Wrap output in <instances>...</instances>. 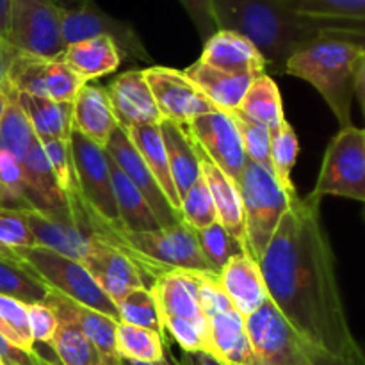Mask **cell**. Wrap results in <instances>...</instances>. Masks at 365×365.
I'll use <instances>...</instances> for the list:
<instances>
[{"label":"cell","mask_w":365,"mask_h":365,"mask_svg":"<svg viewBox=\"0 0 365 365\" xmlns=\"http://www.w3.org/2000/svg\"><path fill=\"white\" fill-rule=\"evenodd\" d=\"M109 157V155H107ZM110 180H113L114 200H116V209L120 214V221L127 232H150L160 228L150 209L145 196L139 192V189L125 177L123 171L109 159Z\"/></svg>","instance_id":"cell-31"},{"label":"cell","mask_w":365,"mask_h":365,"mask_svg":"<svg viewBox=\"0 0 365 365\" xmlns=\"http://www.w3.org/2000/svg\"><path fill=\"white\" fill-rule=\"evenodd\" d=\"M59 7H64V9H70V7H77L81 4H84L86 0H53Z\"/></svg>","instance_id":"cell-56"},{"label":"cell","mask_w":365,"mask_h":365,"mask_svg":"<svg viewBox=\"0 0 365 365\" xmlns=\"http://www.w3.org/2000/svg\"><path fill=\"white\" fill-rule=\"evenodd\" d=\"M82 264L116 307L132 291L148 287L146 277L130 253L109 242L98 232L91 237V248Z\"/></svg>","instance_id":"cell-14"},{"label":"cell","mask_w":365,"mask_h":365,"mask_svg":"<svg viewBox=\"0 0 365 365\" xmlns=\"http://www.w3.org/2000/svg\"><path fill=\"white\" fill-rule=\"evenodd\" d=\"M237 110L250 120L269 128L271 134L285 121L280 89L267 73L253 78Z\"/></svg>","instance_id":"cell-32"},{"label":"cell","mask_w":365,"mask_h":365,"mask_svg":"<svg viewBox=\"0 0 365 365\" xmlns=\"http://www.w3.org/2000/svg\"><path fill=\"white\" fill-rule=\"evenodd\" d=\"M63 59L75 73L89 82L116 71L123 57L113 39L91 38L68 45Z\"/></svg>","instance_id":"cell-29"},{"label":"cell","mask_w":365,"mask_h":365,"mask_svg":"<svg viewBox=\"0 0 365 365\" xmlns=\"http://www.w3.org/2000/svg\"><path fill=\"white\" fill-rule=\"evenodd\" d=\"M34 365H59V364H53L52 360H48V359H45V356H41L38 353V359H36V364Z\"/></svg>","instance_id":"cell-58"},{"label":"cell","mask_w":365,"mask_h":365,"mask_svg":"<svg viewBox=\"0 0 365 365\" xmlns=\"http://www.w3.org/2000/svg\"><path fill=\"white\" fill-rule=\"evenodd\" d=\"M32 246H36V241L29 228L25 212L0 207V248L16 255L21 250Z\"/></svg>","instance_id":"cell-45"},{"label":"cell","mask_w":365,"mask_h":365,"mask_svg":"<svg viewBox=\"0 0 365 365\" xmlns=\"http://www.w3.org/2000/svg\"><path fill=\"white\" fill-rule=\"evenodd\" d=\"M237 187L245 209L248 252L257 262H260L278 223L298 195L289 196L278 184L273 171L252 160H246L245 170L237 180Z\"/></svg>","instance_id":"cell-4"},{"label":"cell","mask_w":365,"mask_h":365,"mask_svg":"<svg viewBox=\"0 0 365 365\" xmlns=\"http://www.w3.org/2000/svg\"><path fill=\"white\" fill-rule=\"evenodd\" d=\"M36 359H38V351H24L0 335V364L2 365H34Z\"/></svg>","instance_id":"cell-50"},{"label":"cell","mask_w":365,"mask_h":365,"mask_svg":"<svg viewBox=\"0 0 365 365\" xmlns=\"http://www.w3.org/2000/svg\"><path fill=\"white\" fill-rule=\"evenodd\" d=\"M196 145V143H195ZM200 155V168H202L203 180L212 195L214 205H216L217 221L230 232L235 241L241 242L242 248L248 252L246 245V225H245V209H242L241 192L237 184L230 177L223 173L202 150L196 145Z\"/></svg>","instance_id":"cell-24"},{"label":"cell","mask_w":365,"mask_h":365,"mask_svg":"<svg viewBox=\"0 0 365 365\" xmlns=\"http://www.w3.org/2000/svg\"><path fill=\"white\" fill-rule=\"evenodd\" d=\"M195 235L210 271L217 274V277H220L223 267L227 266V262L232 257L237 255L239 252H246L241 246V242L235 241L230 235V232L220 221L212 223L210 227L195 230Z\"/></svg>","instance_id":"cell-40"},{"label":"cell","mask_w":365,"mask_h":365,"mask_svg":"<svg viewBox=\"0 0 365 365\" xmlns=\"http://www.w3.org/2000/svg\"><path fill=\"white\" fill-rule=\"evenodd\" d=\"M25 217L34 235L36 246H43L68 259L84 262L91 248V237L96 234L95 228L75 221L70 212L48 214L27 210Z\"/></svg>","instance_id":"cell-17"},{"label":"cell","mask_w":365,"mask_h":365,"mask_svg":"<svg viewBox=\"0 0 365 365\" xmlns=\"http://www.w3.org/2000/svg\"><path fill=\"white\" fill-rule=\"evenodd\" d=\"M118 312H120V323L146 328L164 337L163 316L152 289L141 287L132 291L118 303Z\"/></svg>","instance_id":"cell-39"},{"label":"cell","mask_w":365,"mask_h":365,"mask_svg":"<svg viewBox=\"0 0 365 365\" xmlns=\"http://www.w3.org/2000/svg\"><path fill=\"white\" fill-rule=\"evenodd\" d=\"M0 207L27 212L32 210L25 192V175L21 160L0 150Z\"/></svg>","instance_id":"cell-42"},{"label":"cell","mask_w":365,"mask_h":365,"mask_svg":"<svg viewBox=\"0 0 365 365\" xmlns=\"http://www.w3.org/2000/svg\"><path fill=\"white\" fill-rule=\"evenodd\" d=\"M180 217L182 223H185L192 230L210 227L217 221L216 205H214L212 195L203 180V175L180 200Z\"/></svg>","instance_id":"cell-43"},{"label":"cell","mask_w":365,"mask_h":365,"mask_svg":"<svg viewBox=\"0 0 365 365\" xmlns=\"http://www.w3.org/2000/svg\"><path fill=\"white\" fill-rule=\"evenodd\" d=\"M0 319L16 335L21 349L29 353L36 351L31 334V324H29L27 305L25 303L18 302L14 298H7V296H0Z\"/></svg>","instance_id":"cell-47"},{"label":"cell","mask_w":365,"mask_h":365,"mask_svg":"<svg viewBox=\"0 0 365 365\" xmlns=\"http://www.w3.org/2000/svg\"><path fill=\"white\" fill-rule=\"evenodd\" d=\"M21 264L29 267L50 291L70 298L81 305L102 312L120 323L118 307L102 291L86 266L78 260L68 259L43 246H32L16 253Z\"/></svg>","instance_id":"cell-5"},{"label":"cell","mask_w":365,"mask_h":365,"mask_svg":"<svg viewBox=\"0 0 365 365\" xmlns=\"http://www.w3.org/2000/svg\"><path fill=\"white\" fill-rule=\"evenodd\" d=\"M46 157L50 160L53 173H56L57 184L66 198L68 210L77 207L82 202L81 189H78L77 173H75L73 155H71L70 141H50L43 143Z\"/></svg>","instance_id":"cell-41"},{"label":"cell","mask_w":365,"mask_h":365,"mask_svg":"<svg viewBox=\"0 0 365 365\" xmlns=\"http://www.w3.org/2000/svg\"><path fill=\"white\" fill-rule=\"evenodd\" d=\"M185 130L198 148L237 184L248 159L232 113L214 109L212 113L196 118Z\"/></svg>","instance_id":"cell-12"},{"label":"cell","mask_w":365,"mask_h":365,"mask_svg":"<svg viewBox=\"0 0 365 365\" xmlns=\"http://www.w3.org/2000/svg\"><path fill=\"white\" fill-rule=\"evenodd\" d=\"M106 153L109 155V159L120 168L125 173V177L139 189L145 200L148 202L150 209H152L153 216H155L157 223L160 225V228L175 227V225L182 223V217L177 210L171 207V203L168 202L166 195L160 189L159 182L155 180V177L152 175V171L148 170V166L145 164V160L141 159L139 152L135 150V146L132 145L130 138L127 135V132L123 128L118 127L116 130L110 135L109 143H107Z\"/></svg>","instance_id":"cell-15"},{"label":"cell","mask_w":365,"mask_h":365,"mask_svg":"<svg viewBox=\"0 0 365 365\" xmlns=\"http://www.w3.org/2000/svg\"><path fill=\"white\" fill-rule=\"evenodd\" d=\"M27 314L34 344L41 342V344L50 346L57 327H59V319L53 314V310L45 303H32V305H27Z\"/></svg>","instance_id":"cell-48"},{"label":"cell","mask_w":365,"mask_h":365,"mask_svg":"<svg viewBox=\"0 0 365 365\" xmlns=\"http://www.w3.org/2000/svg\"><path fill=\"white\" fill-rule=\"evenodd\" d=\"M34 141V130L21 107L14 100V93L11 89L9 106L0 120V150L9 152L18 160H24Z\"/></svg>","instance_id":"cell-37"},{"label":"cell","mask_w":365,"mask_h":365,"mask_svg":"<svg viewBox=\"0 0 365 365\" xmlns=\"http://www.w3.org/2000/svg\"><path fill=\"white\" fill-rule=\"evenodd\" d=\"M285 2L299 14L334 21L365 32V0H285Z\"/></svg>","instance_id":"cell-34"},{"label":"cell","mask_w":365,"mask_h":365,"mask_svg":"<svg viewBox=\"0 0 365 365\" xmlns=\"http://www.w3.org/2000/svg\"><path fill=\"white\" fill-rule=\"evenodd\" d=\"M127 135L130 138L132 145L139 152L141 159L152 171L155 180L159 182L160 189L166 195L168 202L171 203L175 210L180 214V198L175 189L173 178H171L170 163H168L166 146H164L163 134H160L159 125H146V127H132L127 128Z\"/></svg>","instance_id":"cell-30"},{"label":"cell","mask_w":365,"mask_h":365,"mask_svg":"<svg viewBox=\"0 0 365 365\" xmlns=\"http://www.w3.org/2000/svg\"><path fill=\"white\" fill-rule=\"evenodd\" d=\"M0 335H2V337H4V339H7V341H9V342H11V344L18 346V348H20V349H21V346H20V341H18V339H16V335H14V334H13V331H11V330H9V328H7V324H6V323H4V321H2V319H0ZM24 351H25V349H24Z\"/></svg>","instance_id":"cell-55"},{"label":"cell","mask_w":365,"mask_h":365,"mask_svg":"<svg viewBox=\"0 0 365 365\" xmlns=\"http://www.w3.org/2000/svg\"><path fill=\"white\" fill-rule=\"evenodd\" d=\"M166 365H223L209 353H185L180 356H171L166 353Z\"/></svg>","instance_id":"cell-51"},{"label":"cell","mask_w":365,"mask_h":365,"mask_svg":"<svg viewBox=\"0 0 365 365\" xmlns=\"http://www.w3.org/2000/svg\"><path fill=\"white\" fill-rule=\"evenodd\" d=\"M45 305L53 310L56 316H66L81 328L82 334L91 341V344L98 349L107 365H121V356L118 353V321L106 316L102 312L81 305L70 298L50 291L45 299Z\"/></svg>","instance_id":"cell-18"},{"label":"cell","mask_w":365,"mask_h":365,"mask_svg":"<svg viewBox=\"0 0 365 365\" xmlns=\"http://www.w3.org/2000/svg\"><path fill=\"white\" fill-rule=\"evenodd\" d=\"M221 285L242 317H248L269 299L260 264L248 252L232 257L220 274Z\"/></svg>","instance_id":"cell-21"},{"label":"cell","mask_w":365,"mask_h":365,"mask_svg":"<svg viewBox=\"0 0 365 365\" xmlns=\"http://www.w3.org/2000/svg\"><path fill=\"white\" fill-rule=\"evenodd\" d=\"M150 289L155 296L163 319L178 317V319L191 321L209 331L207 317L200 303L196 273L182 269L166 271L153 280Z\"/></svg>","instance_id":"cell-20"},{"label":"cell","mask_w":365,"mask_h":365,"mask_svg":"<svg viewBox=\"0 0 365 365\" xmlns=\"http://www.w3.org/2000/svg\"><path fill=\"white\" fill-rule=\"evenodd\" d=\"M9 14L11 0H0V39L7 43V32H9Z\"/></svg>","instance_id":"cell-54"},{"label":"cell","mask_w":365,"mask_h":365,"mask_svg":"<svg viewBox=\"0 0 365 365\" xmlns=\"http://www.w3.org/2000/svg\"><path fill=\"white\" fill-rule=\"evenodd\" d=\"M71 155H73L75 173L78 189L84 203L91 212L98 234L106 235L123 228L114 200L113 180H110L109 157L106 150L91 143L78 132L70 135Z\"/></svg>","instance_id":"cell-7"},{"label":"cell","mask_w":365,"mask_h":365,"mask_svg":"<svg viewBox=\"0 0 365 365\" xmlns=\"http://www.w3.org/2000/svg\"><path fill=\"white\" fill-rule=\"evenodd\" d=\"M48 292L50 289L25 264L0 259V296L32 305L45 303Z\"/></svg>","instance_id":"cell-35"},{"label":"cell","mask_w":365,"mask_h":365,"mask_svg":"<svg viewBox=\"0 0 365 365\" xmlns=\"http://www.w3.org/2000/svg\"><path fill=\"white\" fill-rule=\"evenodd\" d=\"M164 334H170L173 341L185 353H209V331L191 321L178 317H164Z\"/></svg>","instance_id":"cell-46"},{"label":"cell","mask_w":365,"mask_h":365,"mask_svg":"<svg viewBox=\"0 0 365 365\" xmlns=\"http://www.w3.org/2000/svg\"><path fill=\"white\" fill-rule=\"evenodd\" d=\"M61 14L63 7L53 0H11L7 43L13 50L29 56L63 57L66 45Z\"/></svg>","instance_id":"cell-8"},{"label":"cell","mask_w":365,"mask_h":365,"mask_svg":"<svg viewBox=\"0 0 365 365\" xmlns=\"http://www.w3.org/2000/svg\"><path fill=\"white\" fill-rule=\"evenodd\" d=\"M106 91L118 127L123 130L163 123L164 118L143 70L123 71L107 86Z\"/></svg>","instance_id":"cell-16"},{"label":"cell","mask_w":365,"mask_h":365,"mask_svg":"<svg viewBox=\"0 0 365 365\" xmlns=\"http://www.w3.org/2000/svg\"><path fill=\"white\" fill-rule=\"evenodd\" d=\"M0 365H2V364H0Z\"/></svg>","instance_id":"cell-59"},{"label":"cell","mask_w":365,"mask_h":365,"mask_svg":"<svg viewBox=\"0 0 365 365\" xmlns=\"http://www.w3.org/2000/svg\"><path fill=\"white\" fill-rule=\"evenodd\" d=\"M143 73L160 114L171 123L187 127L196 118L216 109L185 77L184 71L168 66H150L143 70Z\"/></svg>","instance_id":"cell-13"},{"label":"cell","mask_w":365,"mask_h":365,"mask_svg":"<svg viewBox=\"0 0 365 365\" xmlns=\"http://www.w3.org/2000/svg\"><path fill=\"white\" fill-rule=\"evenodd\" d=\"M299 141L294 128L287 120L282 123L278 130L273 132L271 139V163H273V173L277 177L278 184L285 189L289 196H296L294 184H292V168L298 160Z\"/></svg>","instance_id":"cell-38"},{"label":"cell","mask_w":365,"mask_h":365,"mask_svg":"<svg viewBox=\"0 0 365 365\" xmlns=\"http://www.w3.org/2000/svg\"><path fill=\"white\" fill-rule=\"evenodd\" d=\"M184 73L216 109L227 113L239 109L250 84L255 78L250 75H235L216 70L200 59L185 68Z\"/></svg>","instance_id":"cell-27"},{"label":"cell","mask_w":365,"mask_h":365,"mask_svg":"<svg viewBox=\"0 0 365 365\" xmlns=\"http://www.w3.org/2000/svg\"><path fill=\"white\" fill-rule=\"evenodd\" d=\"M355 96L359 98L360 107H362V113L365 118V50L362 53V59H360V63H359V70H356Z\"/></svg>","instance_id":"cell-53"},{"label":"cell","mask_w":365,"mask_h":365,"mask_svg":"<svg viewBox=\"0 0 365 365\" xmlns=\"http://www.w3.org/2000/svg\"><path fill=\"white\" fill-rule=\"evenodd\" d=\"M14 56V50L11 48L9 43L0 39V89L9 91V82H7V71H9L11 59Z\"/></svg>","instance_id":"cell-52"},{"label":"cell","mask_w":365,"mask_h":365,"mask_svg":"<svg viewBox=\"0 0 365 365\" xmlns=\"http://www.w3.org/2000/svg\"><path fill=\"white\" fill-rule=\"evenodd\" d=\"M13 93L39 143L70 141L73 132V103L56 102L27 93Z\"/></svg>","instance_id":"cell-26"},{"label":"cell","mask_w":365,"mask_h":365,"mask_svg":"<svg viewBox=\"0 0 365 365\" xmlns=\"http://www.w3.org/2000/svg\"><path fill=\"white\" fill-rule=\"evenodd\" d=\"M21 166L25 175V192L32 210L48 214L70 212L43 143H39L38 139L32 143L31 150L21 160Z\"/></svg>","instance_id":"cell-23"},{"label":"cell","mask_w":365,"mask_h":365,"mask_svg":"<svg viewBox=\"0 0 365 365\" xmlns=\"http://www.w3.org/2000/svg\"><path fill=\"white\" fill-rule=\"evenodd\" d=\"M232 116H234L235 125L241 132L246 159L273 171V163H271V139H273V134H271L269 128L250 120L239 110H232Z\"/></svg>","instance_id":"cell-44"},{"label":"cell","mask_w":365,"mask_h":365,"mask_svg":"<svg viewBox=\"0 0 365 365\" xmlns=\"http://www.w3.org/2000/svg\"><path fill=\"white\" fill-rule=\"evenodd\" d=\"M200 61L216 70L259 77L267 73V63L255 45L234 31H216L205 43Z\"/></svg>","instance_id":"cell-19"},{"label":"cell","mask_w":365,"mask_h":365,"mask_svg":"<svg viewBox=\"0 0 365 365\" xmlns=\"http://www.w3.org/2000/svg\"><path fill=\"white\" fill-rule=\"evenodd\" d=\"M310 198L341 196L365 205V128H341L328 143Z\"/></svg>","instance_id":"cell-6"},{"label":"cell","mask_w":365,"mask_h":365,"mask_svg":"<svg viewBox=\"0 0 365 365\" xmlns=\"http://www.w3.org/2000/svg\"><path fill=\"white\" fill-rule=\"evenodd\" d=\"M116 341L121 359L159 364L166 355L163 335L146 330V328L134 327V324H118Z\"/></svg>","instance_id":"cell-36"},{"label":"cell","mask_w":365,"mask_h":365,"mask_svg":"<svg viewBox=\"0 0 365 365\" xmlns=\"http://www.w3.org/2000/svg\"><path fill=\"white\" fill-rule=\"evenodd\" d=\"M191 18L196 32L205 43L217 31L212 13V0H178Z\"/></svg>","instance_id":"cell-49"},{"label":"cell","mask_w":365,"mask_h":365,"mask_svg":"<svg viewBox=\"0 0 365 365\" xmlns=\"http://www.w3.org/2000/svg\"><path fill=\"white\" fill-rule=\"evenodd\" d=\"M364 50L365 32H324L287 61L284 73L312 84L335 114L341 128L351 127L355 77Z\"/></svg>","instance_id":"cell-3"},{"label":"cell","mask_w":365,"mask_h":365,"mask_svg":"<svg viewBox=\"0 0 365 365\" xmlns=\"http://www.w3.org/2000/svg\"><path fill=\"white\" fill-rule=\"evenodd\" d=\"M121 365H166V355H164V359L160 360L159 364H150V362H138V360H128V359H121Z\"/></svg>","instance_id":"cell-57"},{"label":"cell","mask_w":365,"mask_h":365,"mask_svg":"<svg viewBox=\"0 0 365 365\" xmlns=\"http://www.w3.org/2000/svg\"><path fill=\"white\" fill-rule=\"evenodd\" d=\"M245 323L255 365H317L316 356L271 298L245 317Z\"/></svg>","instance_id":"cell-9"},{"label":"cell","mask_w":365,"mask_h":365,"mask_svg":"<svg viewBox=\"0 0 365 365\" xmlns=\"http://www.w3.org/2000/svg\"><path fill=\"white\" fill-rule=\"evenodd\" d=\"M259 264L271 302L317 365H365L346 316L319 200H292Z\"/></svg>","instance_id":"cell-1"},{"label":"cell","mask_w":365,"mask_h":365,"mask_svg":"<svg viewBox=\"0 0 365 365\" xmlns=\"http://www.w3.org/2000/svg\"><path fill=\"white\" fill-rule=\"evenodd\" d=\"M9 88L16 93L73 103L75 96L86 84L81 75L75 73L63 57L45 59L14 50L7 71Z\"/></svg>","instance_id":"cell-11"},{"label":"cell","mask_w":365,"mask_h":365,"mask_svg":"<svg viewBox=\"0 0 365 365\" xmlns=\"http://www.w3.org/2000/svg\"><path fill=\"white\" fill-rule=\"evenodd\" d=\"M159 127L164 146H166L171 178H173L178 198L182 200L185 192L195 185V182L202 177L198 150L185 127L175 125L168 120H163Z\"/></svg>","instance_id":"cell-28"},{"label":"cell","mask_w":365,"mask_h":365,"mask_svg":"<svg viewBox=\"0 0 365 365\" xmlns=\"http://www.w3.org/2000/svg\"><path fill=\"white\" fill-rule=\"evenodd\" d=\"M207 327L209 355L223 365H255L245 317L234 305L210 314L207 317Z\"/></svg>","instance_id":"cell-22"},{"label":"cell","mask_w":365,"mask_h":365,"mask_svg":"<svg viewBox=\"0 0 365 365\" xmlns=\"http://www.w3.org/2000/svg\"><path fill=\"white\" fill-rule=\"evenodd\" d=\"M64 45L91 38H109L116 43L121 57L135 63H152L141 36L128 21L110 16L95 0H86L77 7L64 9L61 14Z\"/></svg>","instance_id":"cell-10"},{"label":"cell","mask_w":365,"mask_h":365,"mask_svg":"<svg viewBox=\"0 0 365 365\" xmlns=\"http://www.w3.org/2000/svg\"><path fill=\"white\" fill-rule=\"evenodd\" d=\"M212 13L217 31L248 38L277 73H284L287 61L324 32L356 31L296 13L285 0H212Z\"/></svg>","instance_id":"cell-2"},{"label":"cell","mask_w":365,"mask_h":365,"mask_svg":"<svg viewBox=\"0 0 365 365\" xmlns=\"http://www.w3.org/2000/svg\"><path fill=\"white\" fill-rule=\"evenodd\" d=\"M118 128L106 88L86 82L73 100V130L106 148Z\"/></svg>","instance_id":"cell-25"},{"label":"cell","mask_w":365,"mask_h":365,"mask_svg":"<svg viewBox=\"0 0 365 365\" xmlns=\"http://www.w3.org/2000/svg\"><path fill=\"white\" fill-rule=\"evenodd\" d=\"M57 319L59 327L50 342V348L56 353L59 365H107L98 349L70 317L57 316Z\"/></svg>","instance_id":"cell-33"}]
</instances>
